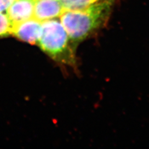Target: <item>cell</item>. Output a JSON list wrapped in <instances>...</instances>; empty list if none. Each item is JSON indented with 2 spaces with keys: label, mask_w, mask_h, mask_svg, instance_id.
Instances as JSON below:
<instances>
[{
  "label": "cell",
  "mask_w": 149,
  "mask_h": 149,
  "mask_svg": "<svg viewBox=\"0 0 149 149\" xmlns=\"http://www.w3.org/2000/svg\"><path fill=\"white\" fill-rule=\"evenodd\" d=\"M115 0H101L85 8L64 10L60 22L74 49L108 22Z\"/></svg>",
  "instance_id": "1"
},
{
  "label": "cell",
  "mask_w": 149,
  "mask_h": 149,
  "mask_svg": "<svg viewBox=\"0 0 149 149\" xmlns=\"http://www.w3.org/2000/svg\"><path fill=\"white\" fill-rule=\"evenodd\" d=\"M37 44L57 62L72 67L77 66L76 50L60 20L54 18L42 22V32Z\"/></svg>",
  "instance_id": "2"
},
{
  "label": "cell",
  "mask_w": 149,
  "mask_h": 149,
  "mask_svg": "<svg viewBox=\"0 0 149 149\" xmlns=\"http://www.w3.org/2000/svg\"><path fill=\"white\" fill-rule=\"evenodd\" d=\"M42 32V22L34 17L13 25L11 34L31 44H37Z\"/></svg>",
  "instance_id": "3"
},
{
  "label": "cell",
  "mask_w": 149,
  "mask_h": 149,
  "mask_svg": "<svg viewBox=\"0 0 149 149\" xmlns=\"http://www.w3.org/2000/svg\"><path fill=\"white\" fill-rule=\"evenodd\" d=\"M37 0H15L7 9L6 15L13 26L34 17Z\"/></svg>",
  "instance_id": "4"
},
{
  "label": "cell",
  "mask_w": 149,
  "mask_h": 149,
  "mask_svg": "<svg viewBox=\"0 0 149 149\" xmlns=\"http://www.w3.org/2000/svg\"><path fill=\"white\" fill-rule=\"evenodd\" d=\"M64 8L60 0H37L34 11V17L42 22L61 16Z\"/></svg>",
  "instance_id": "5"
},
{
  "label": "cell",
  "mask_w": 149,
  "mask_h": 149,
  "mask_svg": "<svg viewBox=\"0 0 149 149\" xmlns=\"http://www.w3.org/2000/svg\"><path fill=\"white\" fill-rule=\"evenodd\" d=\"M101 0H60L64 10H77L89 6Z\"/></svg>",
  "instance_id": "6"
},
{
  "label": "cell",
  "mask_w": 149,
  "mask_h": 149,
  "mask_svg": "<svg viewBox=\"0 0 149 149\" xmlns=\"http://www.w3.org/2000/svg\"><path fill=\"white\" fill-rule=\"evenodd\" d=\"M13 24L6 14L0 13V37L11 34Z\"/></svg>",
  "instance_id": "7"
},
{
  "label": "cell",
  "mask_w": 149,
  "mask_h": 149,
  "mask_svg": "<svg viewBox=\"0 0 149 149\" xmlns=\"http://www.w3.org/2000/svg\"><path fill=\"white\" fill-rule=\"evenodd\" d=\"M15 0H0V13L7 11Z\"/></svg>",
  "instance_id": "8"
}]
</instances>
